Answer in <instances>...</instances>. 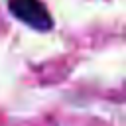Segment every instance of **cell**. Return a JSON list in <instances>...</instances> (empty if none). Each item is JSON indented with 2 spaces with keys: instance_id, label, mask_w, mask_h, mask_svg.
<instances>
[{
  "instance_id": "cell-1",
  "label": "cell",
  "mask_w": 126,
  "mask_h": 126,
  "mask_svg": "<svg viewBox=\"0 0 126 126\" xmlns=\"http://www.w3.org/2000/svg\"><path fill=\"white\" fill-rule=\"evenodd\" d=\"M8 10L16 20L35 32H49L53 28V18L41 0H8Z\"/></svg>"
}]
</instances>
